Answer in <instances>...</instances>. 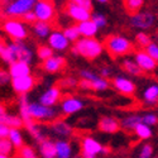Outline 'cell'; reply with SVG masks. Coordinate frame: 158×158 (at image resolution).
I'll return each instance as SVG.
<instances>
[{"label":"cell","instance_id":"obj_21","mask_svg":"<svg viewBox=\"0 0 158 158\" xmlns=\"http://www.w3.org/2000/svg\"><path fill=\"white\" fill-rule=\"evenodd\" d=\"M29 101H28V98L27 95H23L19 98V113H20V118L23 119V123H24V127L29 125L31 123H33L34 120L32 119V116L29 114Z\"/></svg>","mask_w":158,"mask_h":158},{"label":"cell","instance_id":"obj_33","mask_svg":"<svg viewBox=\"0 0 158 158\" xmlns=\"http://www.w3.org/2000/svg\"><path fill=\"white\" fill-rule=\"evenodd\" d=\"M143 5H144L143 0H127V2H124L125 9L130 13L131 15H134V14H137V13H139V10L143 8Z\"/></svg>","mask_w":158,"mask_h":158},{"label":"cell","instance_id":"obj_4","mask_svg":"<svg viewBox=\"0 0 158 158\" xmlns=\"http://www.w3.org/2000/svg\"><path fill=\"white\" fill-rule=\"evenodd\" d=\"M37 2L34 0H15V2L5 3V6L3 8V11L6 17L17 18V17H24L28 11L33 10Z\"/></svg>","mask_w":158,"mask_h":158},{"label":"cell","instance_id":"obj_36","mask_svg":"<svg viewBox=\"0 0 158 158\" xmlns=\"http://www.w3.org/2000/svg\"><path fill=\"white\" fill-rule=\"evenodd\" d=\"M109 86H110L109 80L102 78L101 76H99L96 80L91 81V90H94V91H106Z\"/></svg>","mask_w":158,"mask_h":158},{"label":"cell","instance_id":"obj_3","mask_svg":"<svg viewBox=\"0 0 158 158\" xmlns=\"http://www.w3.org/2000/svg\"><path fill=\"white\" fill-rule=\"evenodd\" d=\"M29 114L34 122H56L58 119V111L55 108H47L39 102L29 104Z\"/></svg>","mask_w":158,"mask_h":158},{"label":"cell","instance_id":"obj_29","mask_svg":"<svg viewBox=\"0 0 158 158\" xmlns=\"http://www.w3.org/2000/svg\"><path fill=\"white\" fill-rule=\"evenodd\" d=\"M122 67L124 69L125 72H128L129 75H133V76H139L142 75V70L139 69V66L137 64V62L134 60H130V58H124L122 62Z\"/></svg>","mask_w":158,"mask_h":158},{"label":"cell","instance_id":"obj_13","mask_svg":"<svg viewBox=\"0 0 158 158\" xmlns=\"http://www.w3.org/2000/svg\"><path fill=\"white\" fill-rule=\"evenodd\" d=\"M61 99V89L60 86H52L47 89L44 93L39 96L38 102L44 105L47 108H55V105L60 101Z\"/></svg>","mask_w":158,"mask_h":158},{"label":"cell","instance_id":"obj_27","mask_svg":"<svg viewBox=\"0 0 158 158\" xmlns=\"http://www.w3.org/2000/svg\"><path fill=\"white\" fill-rule=\"evenodd\" d=\"M143 101L147 105H156L158 104V85L153 84L149 85L143 91Z\"/></svg>","mask_w":158,"mask_h":158},{"label":"cell","instance_id":"obj_53","mask_svg":"<svg viewBox=\"0 0 158 158\" xmlns=\"http://www.w3.org/2000/svg\"><path fill=\"white\" fill-rule=\"evenodd\" d=\"M6 115H8V113L5 111L4 106H3V105H0V123H4Z\"/></svg>","mask_w":158,"mask_h":158},{"label":"cell","instance_id":"obj_16","mask_svg":"<svg viewBox=\"0 0 158 158\" xmlns=\"http://www.w3.org/2000/svg\"><path fill=\"white\" fill-rule=\"evenodd\" d=\"M134 61L137 62V64L143 72H151L157 69V62L146 53V51L137 52L134 56Z\"/></svg>","mask_w":158,"mask_h":158},{"label":"cell","instance_id":"obj_31","mask_svg":"<svg viewBox=\"0 0 158 158\" xmlns=\"http://www.w3.org/2000/svg\"><path fill=\"white\" fill-rule=\"evenodd\" d=\"M4 124H6L10 129H20L22 127H24V123H23V119L20 118V115H11V114L6 115Z\"/></svg>","mask_w":158,"mask_h":158},{"label":"cell","instance_id":"obj_10","mask_svg":"<svg viewBox=\"0 0 158 158\" xmlns=\"http://www.w3.org/2000/svg\"><path fill=\"white\" fill-rule=\"evenodd\" d=\"M66 13L70 15L71 19H73L77 23H82V22L90 20L91 19V14H93L91 11L81 8L80 5H77L75 2L67 3V5H66Z\"/></svg>","mask_w":158,"mask_h":158},{"label":"cell","instance_id":"obj_17","mask_svg":"<svg viewBox=\"0 0 158 158\" xmlns=\"http://www.w3.org/2000/svg\"><path fill=\"white\" fill-rule=\"evenodd\" d=\"M32 69H31V64L25 63V62H20L17 61L14 63L9 64V73L11 80L13 78H19V77H25V76H31Z\"/></svg>","mask_w":158,"mask_h":158},{"label":"cell","instance_id":"obj_23","mask_svg":"<svg viewBox=\"0 0 158 158\" xmlns=\"http://www.w3.org/2000/svg\"><path fill=\"white\" fill-rule=\"evenodd\" d=\"M56 146V158H71L72 157V146L69 140L58 139L55 142Z\"/></svg>","mask_w":158,"mask_h":158},{"label":"cell","instance_id":"obj_52","mask_svg":"<svg viewBox=\"0 0 158 158\" xmlns=\"http://www.w3.org/2000/svg\"><path fill=\"white\" fill-rule=\"evenodd\" d=\"M78 86L82 90H91V82L87 80H80L78 81Z\"/></svg>","mask_w":158,"mask_h":158},{"label":"cell","instance_id":"obj_14","mask_svg":"<svg viewBox=\"0 0 158 158\" xmlns=\"http://www.w3.org/2000/svg\"><path fill=\"white\" fill-rule=\"evenodd\" d=\"M49 130L56 137H58L60 139H63V140H66L73 134V128L67 122L60 120V119H57L56 122H52L49 124Z\"/></svg>","mask_w":158,"mask_h":158},{"label":"cell","instance_id":"obj_7","mask_svg":"<svg viewBox=\"0 0 158 158\" xmlns=\"http://www.w3.org/2000/svg\"><path fill=\"white\" fill-rule=\"evenodd\" d=\"M33 11L37 17V22H44L49 23L56 17V8L52 2H46V0H39L35 3Z\"/></svg>","mask_w":158,"mask_h":158},{"label":"cell","instance_id":"obj_2","mask_svg":"<svg viewBox=\"0 0 158 158\" xmlns=\"http://www.w3.org/2000/svg\"><path fill=\"white\" fill-rule=\"evenodd\" d=\"M105 48L113 57H119L128 55L133 44L124 35H109L105 41Z\"/></svg>","mask_w":158,"mask_h":158},{"label":"cell","instance_id":"obj_51","mask_svg":"<svg viewBox=\"0 0 158 158\" xmlns=\"http://www.w3.org/2000/svg\"><path fill=\"white\" fill-rule=\"evenodd\" d=\"M100 76L102 78H106L108 80V77L111 76V69L108 67V66H102V67L100 69Z\"/></svg>","mask_w":158,"mask_h":158},{"label":"cell","instance_id":"obj_19","mask_svg":"<svg viewBox=\"0 0 158 158\" xmlns=\"http://www.w3.org/2000/svg\"><path fill=\"white\" fill-rule=\"evenodd\" d=\"M66 64V60L63 56H53L51 57L49 60L44 61L43 64H42V69L49 73H56L58 71H61Z\"/></svg>","mask_w":158,"mask_h":158},{"label":"cell","instance_id":"obj_42","mask_svg":"<svg viewBox=\"0 0 158 158\" xmlns=\"http://www.w3.org/2000/svg\"><path fill=\"white\" fill-rule=\"evenodd\" d=\"M135 41L140 46V47H148L152 42H151V37L146 33V32H139L137 35H135Z\"/></svg>","mask_w":158,"mask_h":158},{"label":"cell","instance_id":"obj_39","mask_svg":"<svg viewBox=\"0 0 158 158\" xmlns=\"http://www.w3.org/2000/svg\"><path fill=\"white\" fill-rule=\"evenodd\" d=\"M18 154H19L22 158H39L38 153H37V152L34 151V148H32L31 146H23V147L19 149Z\"/></svg>","mask_w":158,"mask_h":158},{"label":"cell","instance_id":"obj_46","mask_svg":"<svg viewBox=\"0 0 158 158\" xmlns=\"http://www.w3.org/2000/svg\"><path fill=\"white\" fill-rule=\"evenodd\" d=\"M9 82H11V77H10L9 71H5L4 69H0V86H4Z\"/></svg>","mask_w":158,"mask_h":158},{"label":"cell","instance_id":"obj_11","mask_svg":"<svg viewBox=\"0 0 158 158\" xmlns=\"http://www.w3.org/2000/svg\"><path fill=\"white\" fill-rule=\"evenodd\" d=\"M35 80L34 77L31 76H25V77H19V78H13L11 80V87L15 91L17 94H19L20 96L27 95L29 91L34 87Z\"/></svg>","mask_w":158,"mask_h":158},{"label":"cell","instance_id":"obj_35","mask_svg":"<svg viewBox=\"0 0 158 158\" xmlns=\"http://www.w3.org/2000/svg\"><path fill=\"white\" fill-rule=\"evenodd\" d=\"M134 133H135V135L138 137V138H140V139H149L151 137H152V128L151 127H148V125H146V124H139L135 129H134Z\"/></svg>","mask_w":158,"mask_h":158},{"label":"cell","instance_id":"obj_41","mask_svg":"<svg viewBox=\"0 0 158 158\" xmlns=\"http://www.w3.org/2000/svg\"><path fill=\"white\" fill-rule=\"evenodd\" d=\"M142 123L148 127H153L158 124V115L154 113H146L142 114Z\"/></svg>","mask_w":158,"mask_h":158},{"label":"cell","instance_id":"obj_9","mask_svg":"<svg viewBox=\"0 0 158 158\" xmlns=\"http://www.w3.org/2000/svg\"><path fill=\"white\" fill-rule=\"evenodd\" d=\"M84 109V101L76 96H67L61 100L60 110L64 115H72Z\"/></svg>","mask_w":158,"mask_h":158},{"label":"cell","instance_id":"obj_54","mask_svg":"<svg viewBox=\"0 0 158 158\" xmlns=\"http://www.w3.org/2000/svg\"><path fill=\"white\" fill-rule=\"evenodd\" d=\"M98 3H99V4H102V5H104V4H108L109 2H108V0H99Z\"/></svg>","mask_w":158,"mask_h":158},{"label":"cell","instance_id":"obj_15","mask_svg":"<svg viewBox=\"0 0 158 158\" xmlns=\"http://www.w3.org/2000/svg\"><path fill=\"white\" fill-rule=\"evenodd\" d=\"M111 85L114 86L115 90H118L120 94H124V95H133L137 89L135 84L125 76H115L113 78Z\"/></svg>","mask_w":158,"mask_h":158},{"label":"cell","instance_id":"obj_50","mask_svg":"<svg viewBox=\"0 0 158 158\" xmlns=\"http://www.w3.org/2000/svg\"><path fill=\"white\" fill-rule=\"evenodd\" d=\"M23 19H24V22H28V23H33V24H34V23L37 22V17H35V14H34V11H33V10L28 11L27 14H24Z\"/></svg>","mask_w":158,"mask_h":158},{"label":"cell","instance_id":"obj_55","mask_svg":"<svg viewBox=\"0 0 158 158\" xmlns=\"http://www.w3.org/2000/svg\"><path fill=\"white\" fill-rule=\"evenodd\" d=\"M11 158H22V157H20V156H19V154H15V156H13V157H11Z\"/></svg>","mask_w":158,"mask_h":158},{"label":"cell","instance_id":"obj_34","mask_svg":"<svg viewBox=\"0 0 158 158\" xmlns=\"http://www.w3.org/2000/svg\"><path fill=\"white\" fill-rule=\"evenodd\" d=\"M37 56L39 60H42L43 62L49 60L51 57L55 56V51L52 49L48 44H43V46H39L38 49H37Z\"/></svg>","mask_w":158,"mask_h":158},{"label":"cell","instance_id":"obj_37","mask_svg":"<svg viewBox=\"0 0 158 158\" xmlns=\"http://www.w3.org/2000/svg\"><path fill=\"white\" fill-rule=\"evenodd\" d=\"M14 152V146L13 143L5 138V139H0V154L2 156H10Z\"/></svg>","mask_w":158,"mask_h":158},{"label":"cell","instance_id":"obj_43","mask_svg":"<svg viewBox=\"0 0 158 158\" xmlns=\"http://www.w3.org/2000/svg\"><path fill=\"white\" fill-rule=\"evenodd\" d=\"M152 156H153V147L151 144L146 143L140 147V151H139L137 158H152Z\"/></svg>","mask_w":158,"mask_h":158},{"label":"cell","instance_id":"obj_44","mask_svg":"<svg viewBox=\"0 0 158 158\" xmlns=\"http://www.w3.org/2000/svg\"><path fill=\"white\" fill-rule=\"evenodd\" d=\"M146 53L151 58H153L156 62H158V43L152 42L148 47H146Z\"/></svg>","mask_w":158,"mask_h":158},{"label":"cell","instance_id":"obj_47","mask_svg":"<svg viewBox=\"0 0 158 158\" xmlns=\"http://www.w3.org/2000/svg\"><path fill=\"white\" fill-rule=\"evenodd\" d=\"M6 55H8V43L0 37V57H2L3 61H5Z\"/></svg>","mask_w":158,"mask_h":158},{"label":"cell","instance_id":"obj_56","mask_svg":"<svg viewBox=\"0 0 158 158\" xmlns=\"http://www.w3.org/2000/svg\"><path fill=\"white\" fill-rule=\"evenodd\" d=\"M0 158H10L9 156H2V154H0Z\"/></svg>","mask_w":158,"mask_h":158},{"label":"cell","instance_id":"obj_28","mask_svg":"<svg viewBox=\"0 0 158 158\" xmlns=\"http://www.w3.org/2000/svg\"><path fill=\"white\" fill-rule=\"evenodd\" d=\"M33 32L39 38H48L49 34L52 33L51 24L44 22H35L33 24Z\"/></svg>","mask_w":158,"mask_h":158},{"label":"cell","instance_id":"obj_49","mask_svg":"<svg viewBox=\"0 0 158 158\" xmlns=\"http://www.w3.org/2000/svg\"><path fill=\"white\" fill-rule=\"evenodd\" d=\"M9 133H10V128L4 123H0V139L9 138Z\"/></svg>","mask_w":158,"mask_h":158},{"label":"cell","instance_id":"obj_30","mask_svg":"<svg viewBox=\"0 0 158 158\" xmlns=\"http://www.w3.org/2000/svg\"><path fill=\"white\" fill-rule=\"evenodd\" d=\"M14 148L20 149L24 146V139H23V134L19 129H10V133H9V138H8Z\"/></svg>","mask_w":158,"mask_h":158},{"label":"cell","instance_id":"obj_20","mask_svg":"<svg viewBox=\"0 0 158 158\" xmlns=\"http://www.w3.org/2000/svg\"><path fill=\"white\" fill-rule=\"evenodd\" d=\"M15 51H17V58H18V61L25 62L28 64H31L33 62V57H34L33 51L24 42H15Z\"/></svg>","mask_w":158,"mask_h":158},{"label":"cell","instance_id":"obj_8","mask_svg":"<svg viewBox=\"0 0 158 158\" xmlns=\"http://www.w3.org/2000/svg\"><path fill=\"white\" fill-rule=\"evenodd\" d=\"M156 15L151 11H139L137 14L131 15L129 23L133 28L137 29H151L156 24Z\"/></svg>","mask_w":158,"mask_h":158},{"label":"cell","instance_id":"obj_22","mask_svg":"<svg viewBox=\"0 0 158 158\" xmlns=\"http://www.w3.org/2000/svg\"><path fill=\"white\" fill-rule=\"evenodd\" d=\"M77 28H78V32H80V35L84 38H94L99 31V28L91 19L82 22V23H78Z\"/></svg>","mask_w":158,"mask_h":158},{"label":"cell","instance_id":"obj_32","mask_svg":"<svg viewBox=\"0 0 158 158\" xmlns=\"http://www.w3.org/2000/svg\"><path fill=\"white\" fill-rule=\"evenodd\" d=\"M63 34L64 37L69 39V42H77L78 39H80V32H78V28H77V25H69V27H66L63 29Z\"/></svg>","mask_w":158,"mask_h":158},{"label":"cell","instance_id":"obj_12","mask_svg":"<svg viewBox=\"0 0 158 158\" xmlns=\"http://www.w3.org/2000/svg\"><path fill=\"white\" fill-rule=\"evenodd\" d=\"M47 41H48V46L57 52H63L66 49H69L70 47L69 39L64 37L63 32H60V31H52V33L47 38Z\"/></svg>","mask_w":158,"mask_h":158},{"label":"cell","instance_id":"obj_6","mask_svg":"<svg viewBox=\"0 0 158 158\" xmlns=\"http://www.w3.org/2000/svg\"><path fill=\"white\" fill-rule=\"evenodd\" d=\"M108 148L93 137H84L81 140V156L82 158H96L100 153H106Z\"/></svg>","mask_w":158,"mask_h":158},{"label":"cell","instance_id":"obj_38","mask_svg":"<svg viewBox=\"0 0 158 158\" xmlns=\"http://www.w3.org/2000/svg\"><path fill=\"white\" fill-rule=\"evenodd\" d=\"M91 20L95 23V25H96L99 29L106 27V24H108L106 17H105L102 13H99V11H95V13H93V14H91Z\"/></svg>","mask_w":158,"mask_h":158},{"label":"cell","instance_id":"obj_1","mask_svg":"<svg viewBox=\"0 0 158 158\" xmlns=\"http://www.w3.org/2000/svg\"><path fill=\"white\" fill-rule=\"evenodd\" d=\"M104 51V46L96 38H80L72 47L73 55H80L87 60L98 58Z\"/></svg>","mask_w":158,"mask_h":158},{"label":"cell","instance_id":"obj_57","mask_svg":"<svg viewBox=\"0 0 158 158\" xmlns=\"http://www.w3.org/2000/svg\"><path fill=\"white\" fill-rule=\"evenodd\" d=\"M153 158H158V157H153Z\"/></svg>","mask_w":158,"mask_h":158},{"label":"cell","instance_id":"obj_48","mask_svg":"<svg viewBox=\"0 0 158 158\" xmlns=\"http://www.w3.org/2000/svg\"><path fill=\"white\" fill-rule=\"evenodd\" d=\"M75 3L89 11L93 10V2H91V0H75Z\"/></svg>","mask_w":158,"mask_h":158},{"label":"cell","instance_id":"obj_24","mask_svg":"<svg viewBox=\"0 0 158 158\" xmlns=\"http://www.w3.org/2000/svg\"><path fill=\"white\" fill-rule=\"evenodd\" d=\"M25 129L29 131V134L32 135V138H33L38 144H41V143H43L44 140L48 139L46 131H44L43 128H42V125L37 124L35 122H33V123H31L29 125H27V127H25Z\"/></svg>","mask_w":158,"mask_h":158},{"label":"cell","instance_id":"obj_18","mask_svg":"<svg viewBox=\"0 0 158 158\" xmlns=\"http://www.w3.org/2000/svg\"><path fill=\"white\" fill-rule=\"evenodd\" d=\"M99 129L104 133H116L120 129V122L114 116H101V119L99 120Z\"/></svg>","mask_w":158,"mask_h":158},{"label":"cell","instance_id":"obj_5","mask_svg":"<svg viewBox=\"0 0 158 158\" xmlns=\"http://www.w3.org/2000/svg\"><path fill=\"white\" fill-rule=\"evenodd\" d=\"M3 29L10 38L14 39V42H24V39L28 37V29L25 24L15 19L5 20L3 24Z\"/></svg>","mask_w":158,"mask_h":158},{"label":"cell","instance_id":"obj_25","mask_svg":"<svg viewBox=\"0 0 158 158\" xmlns=\"http://www.w3.org/2000/svg\"><path fill=\"white\" fill-rule=\"evenodd\" d=\"M38 149L41 158H56V146L53 140L47 139L43 143L38 144Z\"/></svg>","mask_w":158,"mask_h":158},{"label":"cell","instance_id":"obj_26","mask_svg":"<svg viewBox=\"0 0 158 158\" xmlns=\"http://www.w3.org/2000/svg\"><path fill=\"white\" fill-rule=\"evenodd\" d=\"M142 124V114H130L125 118H123L120 122V127L125 130H133Z\"/></svg>","mask_w":158,"mask_h":158},{"label":"cell","instance_id":"obj_45","mask_svg":"<svg viewBox=\"0 0 158 158\" xmlns=\"http://www.w3.org/2000/svg\"><path fill=\"white\" fill-rule=\"evenodd\" d=\"M80 77H81V80H87V81H94L96 80V78L100 76V75H96L95 72L93 71H90V70H80Z\"/></svg>","mask_w":158,"mask_h":158},{"label":"cell","instance_id":"obj_40","mask_svg":"<svg viewBox=\"0 0 158 158\" xmlns=\"http://www.w3.org/2000/svg\"><path fill=\"white\" fill-rule=\"evenodd\" d=\"M58 85H60V89L64 87V89H72V87H76L78 85V81L77 78L72 77V76H69V77H63L62 80L58 81Z\"/></svg>","mask_w":158,"mask_h":158}]
</instances>
